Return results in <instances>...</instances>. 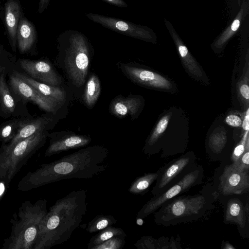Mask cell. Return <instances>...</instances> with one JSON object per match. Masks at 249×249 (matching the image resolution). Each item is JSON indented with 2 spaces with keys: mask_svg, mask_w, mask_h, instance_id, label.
Instances as JSON below:
<instances>
[{
  "mask_svg": "<svg viewBox=\"0 0 249 249\" xmlns=\"http://www.w3.org/2000/svg\"><path fill=\"white\" fill-rule=\"evenodd\" d=\"M108 150L100 145L81 149L28 172L18 182V189L28 191L64 179H89L105 171Z\"/></svg>",
  "mask_w": 249,
  "mask_h": 249,
  "instance_id": "6da1fadb",
  "label": "cell"
},
{
  "mask_svg": "<svg viewBox=\"0 0 249 249\" xmlns=\"http://www.w3.org/2000/svg\"><path fill=\"white\" fill-rule=\"evenodd\" d=\"M86 191L79 190L57 200L42 221L33 249H49L67 241L86 214Z\"/></svg>",
  "mask_w": 249,
  "mask_h": 249,
  "instance_id": "7a4b0ae2",
  "label": "cell"
},
{
  "mask_svg": "<svg viewBox=\"0 0 249 249\" xmlns=\"http://www.w3.org/2000/svg\"><path fill=\"white\" fill-rule=\"evenodd\" d=\"M205 186L195 195L178 196L168 200L154 213V222L165 227L195 221L214 208L217 200L212 187Z\"/></svg>",
  "mask_w": 249,
  "mask_h": 249,
  "instance_id": "3957f363",
  "label": "cell"
},
{
  "mask_svg": "<svg viewBox=\"0 0 249 249\" xmlns=\"http://www.w3.org/2000/svg\"><path fill=\"white\" fill-rule=\"evenodd\" d=\"M46 199L22 203L10 219L11 231L2 249H33L40 224L47 213Z\"/></svg>",
  "mask_w": 249,
  "mask_h": 249,
  "instance_id": "277c9868",
  "label": "cell"
},
{
  "mask_svg": "<svg viewBox=\"0 0 249 249\" xmlns=\"http://www.w3.org/2000/svg\"><path fill=\"white\" fill-rule=\"evenodd\" d=\"M47 131L37 132L14 144L0 147V180L9 184L28 160L45 144Z\"/></svg>",
  "mask_w": 249,
  "mask_h": 249,
  "instance_id": "5b68a950",
  "label": "cell"
},
{
  "mask_svg": "<svg viewBox=\"0 0 249 249\" xmlns=\"http://www.w3.org/2000/svg\"><path fill=\"white\" fill-rule=\"evenodd\" d=\"M65 46V62L69 75L77 87L85 82L89 63L90 46L88 38L80 32L69 30L59 35Z\"/></svg>",
  "mask_w": 249,
  "mask_h": 249,
  "instance_id": "8992f818",
  "label": "cell"
},
{
  "mask_svg": "<svg viewBox=\"0 0 249 249\" xmlns=\"http://www.w3.org/2000/svg\"><path fill=\"white\" fill-rule=\"evenodd\" d=\"M221 162L212 187L217 200L224 197L248 194L249 171L239 170L227 161Z\"/></svg>",
  "mask_w": 249,
  "mask_h": 249,
  "instance_id": "52a82bcc",
  "label": "cell"
},
{
  "mask_svg": "<svg viewBox=\"0 0 249 249\" xmlns=\"http://www.w3.org/2000/svg\"><path fill=\"white\" fill-rule=\"evenodd\" d=\"M203 177L204 170L202 166L196 164L179 181L161 194L151 197L138 212L137 217L143 219L153 213L168 200L201 184Z\"/></svg>",
  "mask_w": 249,
  "mask_h": 249,
  "instance_id": "ba28073f",
  "label": "cell"
},
{
  "mask_svg": "<svg viewBox=\"0 0 249 249\" xmlns=\"http://www.w3.org/2000/svg\"><path fill=\"white\" fill-rule=\"evenodd\" d=\"M196 165V156L193 151H189L168 162L159 168V174L151 194L153 196L161 194L179 181Z\"/></svg>",
  "mask_w": 249,
  "mask_h": 249,
  "instance_id": "9c48e42d",
  "label": "cell"
},
{
  "mask_svg": "<svg viewBox=\"0 0 249 249\" xmlns=\"http://www.w3.org/2000/svg\"><path fill=\"white\" fill-rule=\"evenodd\" d=\"M14 70L8 74V85L14 95L24 103L32 102L45 111L54 114L61 105L40 93L18 76Z\"/></svg>",
  "mask_w": 249,
  "mask_h": 249,
  "instance_id": "30bf717a",
  "label": "cell"
},
{
  "mask_svg": "<svg viewBox=\"0 0 249 249\" xmlns=\"http://www.w3.org/2000/svg\"><path fill=\"white\" fill-rule=\"evenodd\" d=\"M240 195H233L220 198L223 202V223L235 224L242 237H248L249 205Z\"/></svg>",
  "mask_w": 249,
  "mask_h": 249,
  "instance_id": "8fae6325",
  "label": "cell"
},
{
  "mask_svg": "<svg viewBox=\"0 0 249 249\" xmlns=\"http://www.w3.org/2000/svg\"><path fill=\"white\" fill-rule=\"evenodd\" d=\"M18 62L25 73L38 82L53 86H57L62 82L60 77L47 60L21 58Z\"/></svg>",
  "mask_w": 249,
  "mask_h": 249,
  "instance_id": "7c38bea8",
  "label": "cell"
},
{
  "mask_svg": "<svg viewBox=\"0 0 249 249\" xmlns=\"http://www.w3.org/2000/svg\"><path fill=\"white\" fill-rule=\"evenodd\" d=\"M121 68L130 79L138 84L163 90H170L173 88L169 79L154 71L124 64Z\"/></svg>",
  "mask_w": 249,
  "mask_h": 249,
  "instance_id": "4fadbf2b",
  "label": "cell"
},
{
  "mask_svg": "<svg viewBox=\"0 0 249 249\" xmlns=\"http://www.w3.org/2000/svg\"><path fill=\"white\" fill-rule=\"evenodd\" d=\"M86 17L107 28L127 36L139 38L146 36L141 27L121 19L93 13L86 14Z\"/></svg>",
  "mask_w": 249,
  "mask_h": 249,
  "instance_id": "5bb4252c",
  "label": "cell"
},
{
  "mask_svg": "<svg viewBox=\"0 0 249 249\" xmlns=\"http://www.w3.org/2000/svg\"><path fill=\"white\" fill-rule=\"evenodd\" d=\"M50 136V144L44 154L47 157L63 151L86 146L91 141L89 136L73 134Z\"/></svg>",
  "mask_w": 249,
  "mask_h": 249,
  "instance_id": "9a60e30c",
  "label": "cell"
},
{
  "mask_svg": "<svg viewBox=\"0 0 249 249\" xmlns=\"http://www.w3.org/2000/svg\"><path fill=\"white\" fill-rule=\"evenodd\" d=\"M4 24L8 40L13 52L16 53L17 32L18 23L23 14L19 0H8L4 6Z\"/></svg>",
  "mask_w": 249,
  "mask_h": 249,
  "instance_id": "2e32d148",
  "label": "cell"
},
{
  "mask_svg": "<svg viewBox=\"0 0 249 249\" xmlns=\"http://www.w3.org/2000/svg\"><path fill=\"white\" fill-rule=\"evenodd\" d=\"M37 41L36 27L22 15L17 32V47L20 53L24 54L32 53L36 47Z\"/></svg>",
  "mask_w": 249,
  "mask_h": 249,
  "instance_id": "e0dca14e",
  "label": "cell"
},
{
  "mask_svg": "<svg viewBox=\"0 0 249 249\" xmlns=\"http://www.w3.org/2000/svg\"><path fill=\"white\" fill-rule=\"evenodd\" d=\"M51 122L52 118L47 115H42L35 118L22 117L16 136L5 144L11 146L37 132L47 131Z\"/></svg>",
  "mask_w": 249,
  "mask_h": 249,
  "instance_id": "ac0fdd59",
  "label": "cell"
},
{
  "mask_svg": "<svg viewBox=\"0 0 249 249\" xmlns=\"http://www.w3.org/2000/svg\"><path fill=\"white\" fill-rule=\"evenodd\" d=\"M7 74L8 72L4 71L0 77V115L3 117L18 116L19 108L18 104H25L19 101L10 89L6 80Z\"/></svg>",
  "mask_w": 249,
  "mask_h": 249,
  "instance_id": "d6986e66",
  "label": "cell"
},
{
  "mask_svg": "<svg viewBox=\"0 0 249 249\" xmlns=\"http://www.w3.org/2000/svg\"><path fill=\"white\" fill-rule=\"evenodd\" d=\"M142 104V100L137 96H118L111 102L109 110L116 116L123 117L129 115L135 119Z\"/></svg>",
  "mask_w": 249,
  "mask_h": 249,
  "instance_id": "ffe728a7",
  "label": "cell"
},
{
  "mask_svg": "<svg viewBox=\"0 0 249 249\" xmlns=\"http://www.w3.org/2000/svg\"><path fill=\"white\" fill-rule=\"evenodd\" d=\"M15 73L27 83L45 96L49 97L58 102L60 105L66 100V92L62 89L38 82L28 76L25 73L14 70Z\"/></svg>",
  "mask_w": 249,
  "mask_h": 249,
  "instance_id": "44dd1931",
  "label": "cell"
},
{
  "mask_svg": "<svg viewBox=\"0 0 249 249\" xmlns=\"http://www.w3.org/2000/svg\"><path fill=\"white\" fill-rule=\"evenodd\" d=\"M178 50L183 65L187 72L194 78L203 83H208V80L200 66L189 54L187 48L184 45H178Z\"/></svg>",
  "mask_w": 249,
  "mask_h": 249,
  "instance_id": "7402d4cb",
  "label": "cell"
},
{
  "mask_svg": "<svg viewBox=\"0 0 249 249\" xmlns=\"http://www.w3.org/2000/svg\"><path fill=\"white\" fill-rule=\"evenodd\" d=\"M170 115L167 114L163 116L158 122L151 134L147 139L143 148L144 153L149 157L152 156V152L166 130Z\"/></svg>",
  "mask_w": 249,
  "mask_h": 249,
  "instance_id": "603a6c76",
  "label": "cell"
},
{
  "mask_svg": "<svg viewBox=\"0 0 249 249\" xmlns=\"http://www.w3.org/2000/svg\"><path fill=\"white\" fill-rule=\"evenodd\" d=\"M159 170L153 173H145L136 178L131 184L128 191L133 194L143 195L147 193L151 185L156 181Z\"/></svg>",
  "mask_w": 249,
  "mask_h": 249,
  "instance_id": "cb8c5ba5",
  "label": "cell"
},
{
  "mask_svg": "<svg viewBox=\"0 0 249 249\" xmlns=\"http://www.w3.org/2000/svg\"><path fill=\"white\" fill-rule=\"evenodd\" d=\"M101 84L98 77L95 74L90 76L86 86L84 100L86 106L91 108L95 104L100 95Z\"/></svg>",
  "mask_w": 249,
  "mask_h": 249,
  "instance_id": "d4e9b609",
  "label": "cell"
},
{
  "mask_svg": "<svg viewBox=\"0 0 249 249\" xmlns=\"http://www.w3.org/2000/svg\"><path fill=\"white\" fill-rule=\"evenodd\" d=\"M117 236H126L124 230L121 228L112 226L106 228L99 232L90 238L88 244V249L91 248L99 245L113 237Z\"/></svg>",
  "mask_w": 249,
  "mask_h": 249,
  "instance_id": "484cf974",
  "label": "cell"
},
{
  "mask_svg": "<svg viewBox=\"0 0 249 249\" xmlns=\"http://www.w3.org/2000/svg\"><path fill=\"white\" fill-rule=\"evenodd\" d=\"M22 118H16L0 125V142L7 143L16 136Z\"/></svg>",
  "mask_w": 249,
  "mask_h": 249,
  "instance_id": "4316f807",
  "label": "cell"
},
{
  "mask_svg": "<svg viewBox=\"0 0 249 249\" xmlns=\"http://www.w3.org/2000/svg\"><path fill=\"white\" fill-rule=\"evenodd\" d=\"M116 222L117 220L112 215L100 214L95 217L89 223L86 231L89 233H93L112 226Z\"/></svg>",
  "mask_w": 249,
  "mask_h": 249,
  "instance_id": "83f0119b",
  "label": "cell"
},
{
  "mask_svg": "<svg viewBox=\"0 0 249 249\" xmlns=\"http://www.w3.org/2000/svg\"><path fill=\"white\" fill-rule=\"evenodd\" d=\"M15 61V56L8 52L0 42V77L4 71L9 73L14 70L13 67Z\"/></svg>",
  "mask_w": 249,
  "mask_h": 249,
  "instance_id": "f1b7e54d",
  "label": "cell"
},
{
  "mask_svg": "<svg viewBox=\"0 0 249 249\" xmlns=\"http://www.w3.org/2000/svg\"><path fill=\"white\" fill-rule=\"evenodd\" d=\"M248 149H249V130H247L231 153L229 163L236 161Z\"/></svg>",
  "mask_w": 249,
  "mask_h": 249,
  "instance_id": "f546056e",
  "label": "cell"
},
{
  "mask_svg": "<svg viewBox=\"0 0 249 249\" xmlns=\"http://www.w3.org/2000/svg\"><path fill=\"white\" fill-rule=\"evenodd\" d=\"M125 236L113 237L99 245L93 247L91 249H121L125 243Z\"/></svg>",
  "mask_w": 249,
  "mask_h": 249,
  "instance_id": "4dcf8cb0",
  "label": "cell"
},
{
  "mask_svg": "<svg viewBox=\"0 0 249 249\" xmlns=\"http://www.w3.org/2000/svg\"><path fill=\"white\" fill-rule=\"evenodd\" d=\"M139 249H158V240L150 236H143L134 244Z\"/></svg>",
  "mask_w": 249,
  "mask_h": 249,
  "instance_id": "1f68e13d",
  "label": "cell"
},
{
  "mask_svg": "<svg viewBox=\"0 0 249 249\" xmlns=\"http://www.w3.org/2000/svg\"><path fill=\"white\" fill-rule=\"evenodd\" d=\"M230 163L239 170L249 171V149L246 150L236 161Z\"/></svg>",
  "mask_w": 249,
  "mask_h": 249,
  "instance_id": "d6a6232c",
  "label": "cell"
},
{
  "mask_svg": "<svg viewBox=\"0 0 249 249\" xmlns=\"http://www.w3.org/2000/svg\"><path fill=\"white\" fill-rule=\"evenodd\" d=\"M242 119L238 115L230 114L225 119L226 123L230 126L234 127H239L242 125Z\"/></svg>",
  "mask_w": 249,
  "mask_h": 249,
  "instance_id": "836d02e7",
  "label": "cell"
},
{
  "mask_svg": "<svg viewBox=\"0 0 249 249\" xmlns=\"http://www.w3.org/2000/svg\"><path fill=\"white\" fill-rule=\"evenodd\" d=\"M240 93L242 97L248 101L249 99V87L246 83H244L240 87Z\"/></svg>",
  "mask_w": 249,
  "mask_h": 249,
  "instance_id": "e575fe53",
  "label": "cell"
},
{
  "mask_svg": "<svg viewBox=\"0 0 249 249\" xmlns=\"http://www.w3.org/2000/svg\"><path fill=\"white\" fill-rule=\"evenodd\" d=\"M110 4L122 8L127 7V4L123 0H103Z\"/></svg>",
  "mask_w": 249,
  "mask_h": 249,
  "instance_id": "d590c367",
  "label": "cell"
},
{
  "mask_svg": "<svg viewBox=\"0 0 249 249\" xmlns=\"http://www.w3.org/2000/svg\"><path fill=\"white\" fill-rule=\"evenodd\" d=\"M51 0H39L37 12L39 14L42 13L47 8Z\"/></svg>",
  "mask_w": 249,
  "mask_h": 249,
  "instance_id": "8d00e7d4",
  "label": "cell"
},
{
  "mask_svg": "<svg viewBox=\"0 0 249 249\" xmlns=\"http://www.w3.org/2000/svg\"><path fill=\"white\" fill-rule=\"evenodd\" d=\"M9 185L5 180H0V201L4 196Z\"/></svg>",
  "mask_w": 249,
  "mask_h": 249,
  "instance_id": "74e56055",
  "label": "cell"
},
{
  "mask_svg": "<svg viewBox=\"0 0 249 249\" xmlns=\"http://www.w3.org/2000/svg\"><path fill=\"white\" fill-rule=\"evenodd\" d=\"M249 109H247L244 119L242 121V126L244 130H249Z\"/></svg>",
  "mask_w": 249,
  "mask_h": 249,
  "instance_id": "f35d334b",
  "label": "cell"
},
{
  "mask_svg": "<svg viewBox=\"0 0 249 249\" xmlns=\"http://www.w3.org/2000/svg\"><path fill=\"white\" fill-rule=\"evenodd\" d=\"M221 249H235L236 248L227 241H223L221 243Z\"/></svg>",
  "mask_w": 249,
  "mask_h": 249,
  "instance_id": "ab89813d",
  "label": "cell"
},
{
  "mask_svg": "<svg viewBox=\"0 0 249 249\" xmlns=\"http://www.w3.org/2000/svg\"><path fill=\"white\" fill-rule=\"evenodd\" d=\"M240 25V21L238 19H235L231 26V29L232 31H235L239 28Z\"/></svg>",
  "mask_w": 249,
  "mask_h": 249,
  "instance_id": "60d3db41",
  "label": "cell"
},
{
  "mask_svg": "<svg viewBox=\"0 0 249 249\" xmlns=\"http://www.w3.org/2000/svg\"><path fill=\"white\" fill-rule=\"evenodd\" d=\"M143 218L140 217H137L136 223L139 226H142L143 224Z\"/></svg>",
  "mask_w": 249,
  "mask_h": 249,
  "instance_id": "b9f144b4",
  "label": "cell"
}]
</instances>
